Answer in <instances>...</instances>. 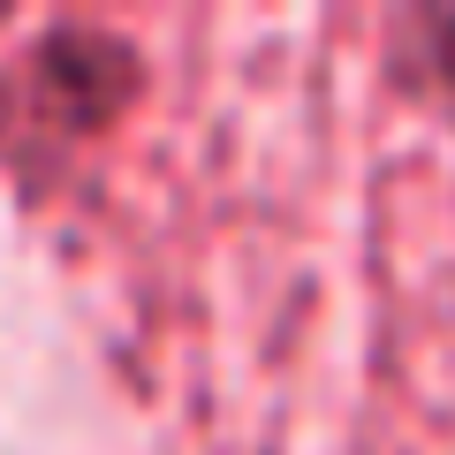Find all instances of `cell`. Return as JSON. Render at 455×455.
Here are the masks:
<instances>
[{"label":"cell","mask_w":455,"mask_h":455,"mask_svg":"<svg viewBox=\"0 0 455 455\" xmlns=\"http://www.w3.org/2000/svg\"><path fill=\"white\" fill-rule=\"evenodd\" d=\"M387 76L425 99L455 137V0H418L387 16Z\"/></svg>","instance_id":"obj_2"},{"label":"cell","mask_w":455,"mask_h":455,"mask_svg":"<svg viewBox=\"0 0 455 455\" xmlns=\"http://www.w3.org/2000/svg\"><path fill=\"white\" fill-rule=\"evenodd\" d=\"M145 99V53L114 23L53 16L0 53V182L31 212L76 190V175L122 137Z\"/></svg>","instance_id":"obj_1"}]
</instances>
